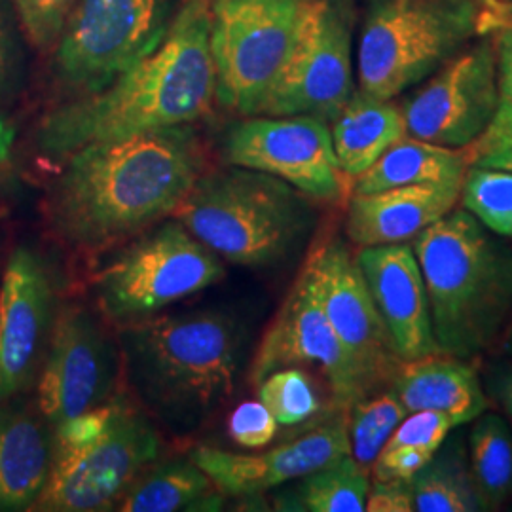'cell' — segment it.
Returning a JSON list of instances; mask_svg holds the SVG:
<instances>
[{"mask_svg":"<svg viewBox=\"0 0 512 512\" xmlns=\"http://www.w3.org/2000/svg\"><path fill=\"white\" fill-rule=\"evenodd\" d=\"M202 177V152L186 126L92 143L69 154L46 198L57 238L101 251L173 215Z\"/></svg>","mask_w":512,"mask_h":512,"instance_id":"6da1fadb","label":"cell"},{"mask_svg":"<svg viewBox=\"0 0 512 512\" xmlns=\"http://www.w3.org/2000/svg\"><path fill=\"white\" fill-rule=\"evenodd\" d=\"M211 0H184L164 40L101 92L52 110L38 145L52 156L154 129L188 126L217 92L209 46Z\"/></svg>","mask_w":512,"mask_h":512,"instance_id":"7a4b0ae2","label":"cell"},{"mask_svg":"<svg viewBox=\"0 0 512 512\" xmlns=\"http://www.w3.org/2000/svg\"><path fill=\"white\" fill-rule=\"evenodd\" d=\"M120 348L143 403L173 431L190 433L232 397L243 338L230 315L194 311L129 323Z\"/></svg>","mask_w":512,"mask_h":512,"instance_id":"3957f363","label":"cell"},{"mask_svg":"<svg viewBox=\"0 0 512 512\" xmlns=\"http://www.w3.org/2000/svg\"><path fill=\"white\" fill-rule=\"evenodd\" d=\"M412 249L439 351L471 359L490 348L512 317L511 251L456 207L420 232Z\"/></svg>","mask_w":512,"mask_h":512,"instance_id":"277c9868","label":"cell"},{"mask_svg":"<svg viewBox=\"0 0 512 512\" xmlns=\"http://www.w3.org/2000/svg\"><path fill=\"white\" fill-rule=\"evenodd\" d=\"M173 217L205 247L247 268L285 260L311 226L296 188L245 167L200 177Z\"/></svg>","mask_w":512,"mask_h":512,"instance_id":"5b68a950","label":"cell"},{"mask_svg":"<svg viewBox=\"0 0 512 512\" xmlns=\"http://www.w3.org/2000/svg\"><path fill=\"white\" fill-rule=\"evenodd\" d=\"M475 0H372L357 52L359 92L391 101L458 54L476 31Z\"/></svg>","mask_w":512,"mask_h":512,"instance_id":"8992f818","label":"cell"},{"mask_svg":"<svg viewBox=\"0 0 512 512\" xmlns=\"http://www.w3.org/2000/svg\"><path fill=\"white\" fill-rule=\"evenodd\" d=\"M220 256L179 220L133 241L93 279L101 310L112 321H141L198 294L224 277Z\"/></svg>","mask_w":512,"mask_h":512,"instance_id":"52a82bcc","label":"cell"},{"mask_svg":"<svg viewBox=\"0 0 512 512\" xmlns=\"http://www.w3.org/2000/svg\"><path fill=\"white\" fill-rule=\"evenodd\" d=\"M184 0H76L55 67L74 90L101 92L162 40Z\"/></svg>","mask_w":512,"mask_h":512,"instance_id":"ba28073f","label":"cell"},{"mask_svg":"<svg viewBox=\"0 0 512 512\" xmlns=\"http://www.w3.org/2000/svg\"><path fill=\"white\" fill-rule=\"evenodd\" d=\"M158 454V433L147 416L124 401H114L109 421L95 439L82 444L55 442L52 471L33 509H110Z\"/></svg>","mask_w":512,"mask_h":512,"instance_id":"9c48e42d","label":"cell"},{"mask_svg":"<svg viewBox=\"0 0 512 512\" xmlns=\"http://www.w3.org/2000/svg\"><path fill=\"white\" fill-rule=\"evenodd\" d=\"M306 0H211L209 46L220 103L255 116L289 50Z\"/></svg>","mask_w":512,"mask_h":512,"instance_id":"30bf717a","label":"cell"},{"mask_svg":"<svg viewBox=\"0 0 512 512\" xmlns=\"http://www.w3.org/2000/svg\"><path fill=\"white\" fill-rule=\"evenodd\" d=\"M349 0H306L293 46L255 116L334 120L353 95Z\"/></svg>","mask_w":512,"mask_h":512,"instance_id":"8fae6325","label":"cell"},{"mask_svg":"<svg viewBox=\"0 0 512 512\" xmlns=\"http://www.w3.org/2000/svg\"><path fill=\"white\" fill-rule=\"evenodd\" d=\"M304 270L368 395L393 384L404 361L368 291L357 256L332 239L311 253Z\"/></svg>","mask_w":512,"mask_h":512,"instance_id":"7c38bea8","label":"cell"},{"mask_svg":"<svg viewBox=\"0 0 512 512\" xmlns=\"http://www.w3.org/2000/svg\"><path fill=\"white\" fill-rule=\"evenodd\" d=\"M499 105L497 55L490 44L448 59L403 105L406 135L440 147H471Z\"/></svg>","mask_w":512,"mask_h":512,"instance_id":"4fadbf2b","label":"cell"},{"mask_svg":"<svg viewBox=\"0 0 512 512\" xmlns=\"http://www.w3.org/2000/svg\"><path fill=\"white\" fill-rule=\"evenodd\" d=\"M226 160L268 173L317 200L334 202L344 190L332 133L317 116L249 118L228 133Z\"/></svg>","mask_w":512,"mask_h":512,"instance_id":"5bb4252c","label":"cell"},{"mask_svg":"<svg viewBox=\"0 0 512 512\" xmlns=\"http://www.w3.org/2000/svg\"><path fill=\"white\" fill-rule=\"evenodd\" d=\"M116 374L118 349L107 330L82 306H65L55 317L38 380L42 418L59 427L107 403Z\"/></svg>","mask_w":512,"mask_h":512,"instance_id":"9a60e30c","label":"cell"},{"mask_svg":"<svg viewBox=\"0 0 512 512\" xmlns=\"http://www.w3.org/2000/svg\"><path fill=\"white\" fill-rule=\"evenodd\" d=\"M300 365H317L323 370L332 399L344 412L368 397L365 384L332 329L304 268L256 349L251 382L258 385L275 370Z\"/></svg>","mask_w":512,"mask_h":512,"instance_id":"2e32d148","label":"cell"},{"mask_svg":"<svg viewBox=\"0 0 512 512\" xmlns=\"http://www.w3.org/2000/svg\"><path fill=\"white\" fill-rule=\"evenodd\" d=\"M54 329V287L40 256L18 247L0 283V403L12 401L37 376Z\"/></svg>","mask_w":512,"mask_h":512,"instance_id":"e0dca14e","label":"cell"},{"mask_svg":"<svg viewBox=\"0 0 512 512\" xmlns=\"http://www.w3.org/2000/svg\"><path fill=\"white\" fill-rule=\"evenodd\" d=\"M351 454L348 420L338 418L264 454H234L202 446L190 459L220 494L255 497Z\"/></svg>","mask_w":512,"mask_h":512,"instance_id":"ac0fdd59","label":"cell"},{"mask_svg":"<svg viewBox=\"0 0 512 512\" xmlns=\"http://www.w3.org/2000/svg\"><path fill=\"white\" fill-rule=\"evenodd\" d=\"M357 262L401 359L437 353L427 291L412 245L361 247Z\"/></svg>","mask_w":512,"mask_h":512,"instance_id":"d6986e66","label":"cell"},{"mask_svg":"<svg viewBox=\"0 0 512 512\" xmlns=\"http://www.w3.org/2000/svg\"><path fill=\"white\" fill-rule=\"evenodd\" d=\"M461 196V186L408 184L370 194H353L346 232L359 247L404 243L448 215Z\"/></svg>","mask_w":512,"mask_h":512,"instance_id":"ffe728a7","label":"cell"},{"mask_svg":"<svg viewBox=\"0 0 512 512\" xmlns=\"http://www.w3.org/2000/svg\"><path fill=\"white\" fill-rule=\"evenodd\" d=\"M391 389L408 414L433 410L450 416L458 427L490 410L475 366L442 351L404 361Z\"/></svg>","mask_w":512,"mask_h":512,"instance_id":"44dd1931","label":"cell"},{"mask_svg":"<svg viewBox=\"0 0 512 512\" xmlns=\"http://www.w3.org/2000/svg\"><path fill=\"white\" fill-rule=\"evenodd\" d=\"M44 421L19 404L0 408V511L33 509L54 463Z\"/></svg>","mask_w":512,"mask_h":512,"instance_id":"7402d4cb","label":"cell"},{"mask_svg":"<svg viewBox=\"0 0 512 512\" xmlns=\"http://www.w3.org/2000/svg\"><path fill=\"white\" fill-rule=\"evenodd\" d=\"M332 145L344 175L359 177L376 164L387 148L406 135L403 110L391 101L353 93L334 118Z\"/></svg>","mask_w":512,"mask_h":512,"instance_id":"603a6c76","label":"cell"},{"mask_svg":"<svg viewBox=\"0 0 512 512\" xmlns=\"http://www.w3.org/2000/svg\"><path fill=\"white\" fill-rule=\"evenodd\" d=\"M469 162L463 150L440 147L416 137L399 139L380 160L357 177L355 194L408 184L463 186Z\"/></svg>","mask_w":512,"mask_h":512,"instance_id":"cb8c5ba5","label":"cell"},{"mask_svg":"<svg viewBox=\"0 0 512 512\" xmlns=\"http://www.w3.org/2000/svg\"><path fill=\"white\" fill-rule=\"evenodd\" d=\"M410 490L416 512L488 511L459 439L440 444L431 461L410 480Z\"/></svg>","mask_w":512,"mask_h":512,"instance_id":"d4e9b609","label":"cell"},{"mask_svg":"<svg viewBox=\"0 0 512 512\" xmlns=\"http://www.w3.org/2000/svg\"><path fill=\"white\" fill-rule=\"evenodd\" d=\"M213 480L192 459L169 461L135 480L118 501L122 512H175L220 501L213 497Z\"/></svg>","mask_w":512,"mask_h":512,"instance_id":"484cf974","label":"cell"},{"mask_svg":"<svg viewBox=\"0 0 512 512\" xmlns=\"http://www.w3.org/2000/svg\"><path fill=\"white\" fill-rule=\"evenodd\" d=\"M370 490L368 469L351 454L302 476L287 499L285 511L363 512Z\"/></svg>","mask_w":512,"mask_h":512,"instance_id":"4316f807","label":"cell"},{"mask_svg":"<svg viewBox=\"0 0 512 512\" xmlns=\"http://www.w3.org/2000/svg\"><path fill=\"white\" fill-rule=\"evenodd\" d=\"M476 31L494 33L497 42V74H499V105L494 120L484 135L471 147L463 148L469 165L478 158L497 150L512 147V4L488 2V8L478 12Z\"/></svg>","mask_w":512,"mask_h":512,"instance_id":"83f0119b","label":"cell"},{"mask_svg":"<svg viewBox=\"0 0 512 512\" xmlns=\"http://www.w3.org/2000/svg\"><path fill=\"white\" fill-rule=\"evenodd\" d=\"M469 467L488 511L512 495V433L499 414L484 412L469 435Z\"/></svg>","mask_w":512,"mask_h":512,"instance_id":"f1b7e54d","label":"cell"},{"mask_svg":"<svg viewBox=\"0 0 512 512\" xmlns=\"http://www.w3.org/2000/svg\"><path fill=\"white\" fill-rule=\"evenodd\" d=\"M351 456L363 467H370L380 456L387 440L406 418V408L393 389L372 393L357 401L348 412Z\"/></svg>","mask_w":512,"mask_h":512,"instance_id":"f546056e","label":"cell"},{"mask_svg":"<svg viewBox=\"0 0 512 512\" xmlns=\"http://www.w3.org/2000/svg\"><path fill=\"white\" fill-rule=\"evenodd\" d=\"M459 200L486 230L512 238V171L469 165Z\"/></svg>","mask_w":512,"mask_h":512,"instance_id":"4dcf8cb0","label":"cell"},{"mask_svg":"<svg viewBox=\"0 0 512 512\" xmlns=\"http://www.w3.org/2000/svg\"><path fill=\"white\" fill-rule=\"evenodd\" d=\"M258 399L281 425L304 423L319 410V397L310 376L296 366L268 374L258 384Z\"/></svg>","mask_w":512,"mask_h":512,"instance_id":"1f68e13d","label":"cell"},{"mask_svg":"<svg viewBox=\"0 0 512 512\" xmlns=\"http://www.w3.org/2000/svg\"><path fill=\"white\" fill-rule=\"evenodd\" d=\"M76 0H14L27 38L40 48L57 46Z\"/></svg>","mask_w":512,"mask_h":512,"instance_id":"d6a6232c","label":"cell"},{"mask_svg":"<svg viewBox=\"0 0 512 512\" xmlns=\"http://www.w3.org/2000/svg\"><path fill=\"white\" fill-rule=\"evenodd\" d=\"M458 427L446 414L433 410H420L406 414L391 439L385 446H418L425 450L437 452L440 444L448 439L450 431Z\"/></svg>","mask_w":512,"mask_h":512,"instance_id":"836d02e7","label":"cell"},{"mask_svg":"<svg viewBox=\"0 0 512 512\" xmlns=\"http://www.w3.org/2000/svg\"><path fill=\"white\" fill-rule=\"evenodd\" d=\"M228 433L243 448H262L274 440L277 421L270 410L260 403H243L228 420Z\"/></svg>","mask_w":512,"mask_h":512,"instance_id":"e575fe53","label":"cell"},{"mask_svg":"<svg viewBox=\"0 0 512 512\" xmlns=\"http://www.w3.org/2000/svg\"><path fill=\"white\" fill-rule=\"evenodd\" d=\"M433 450L418 446H385L372 463L374 480L410 482L433 458Z\"/></svg>","mask_w":512,"mask_h":512,"instance_id":"d590c367","label":"cell"},{"mask_svg":"<svg viewBox=\"0 0 512 512\" xmlns=\"http://www.w3.org/2000/svg\"><path fill=\"white\" fill-rule=\"evenodd\" d=\"M368 512H414L410 482L401 480H374L366 497Z\"/></svg>","mask_w":512,"mask_h":512,"instance_id":"8d00e7d4","label":"cell"},{"mask_svg":"<svg viewBox=\"0 0 512 512\" xmlns=\"http://www.w3.org/2000/svg\"><path fill=\"white\" fill-rule=\"evenodd\" d=\"M18 69V48L14 33L10 27V19L4 12L0 2V90L10 86Z\"/></svg>","mask_w":512,"mask_h":512,"instance_id":"74e56055","label":"cell"},{"mask_svg":"<svg viewBox=\"0 0 512 512\" xmlns=\"http://www.w3.org/2000/svg\"><path fill=\"white\" fill-rule=\"evenodd\" d=\"M14 143H16V129L4 114H0V171L10 164Z\"/></svg>","mask_w":512,"mask_h":512,"instance_id":"f35d334b","label":"cell"},{"mask_svg":"<svg viewBox=\"0 0 512 512\" xmlns=\"http://www.w3.org/2000/svg\"><path fill=\"white\" fill-rule=\"evenodd\" d=\"M495 395H497L499 404L503 406V410L509 414V418L512 420V366L507 368L495 382Z\"/></svg>","mask_w":512,"mask_h":512,"instance_id":"ab89813d","label":"cell"},{"mask_svg":"<svg viewBox=\"0 0 512 512\" xmlns=\"http://www.w3.org/2000/svg\"><path fill=\"white\" fill-rule=\"evenodd\" d=\"M478 167H492V169H507L512 171V147L503 148V150H497L492 154H486L482 158H478L475 164Z\"/></svg>","mask_w":512,"mask_h":512,"instance_id":"60d3db41","label":"cell"}]
</instances>
